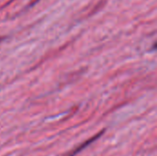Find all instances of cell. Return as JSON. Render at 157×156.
Segmentation results:
<instances>
[{
	"instance_id": "1",
	"label": "cell",
	"mask_w": 157,
	"mask_h": 156,
	"mask_svg": "<svg viewBox=\"0 0 157 156\" xmlns=\"http://www.w3.org/2000/svg\"><path fill=\"white\" fill-rule=\"evenodd\" d=\"M101 133H102V132H101ZM101 133H99L98 135H97V136H96V137H94L93 139H90L89 141H87L86 143H84V145H82V146H80V147H79V148L77 149V150H75V151H74V153H73V154H71L70 155H68V156H74V155H75V154H77V153H78L79 151H81V150H82V149H84V148H85L86 146H87V145H88V144H89L90 143H92V142H94V141H95V140H96V139H97V138H98V136H99V135H100Z\"/></svg>"
}]
</instances>
